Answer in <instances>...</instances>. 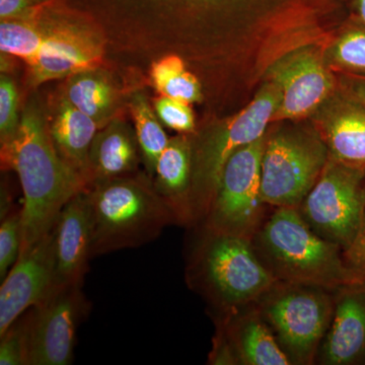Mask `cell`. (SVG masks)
<instances>
[{
  "mask_svg": "<svg viewBox=\"0 0 365 365\" xmlns=\"http://www.w3.org/2000/svg\"><path fill=\"white\" fill-rule=\"evenodd\" d=\"M1 165L18 174L23 190V254L51 232L62 208L86 189V182L59 155L49 127L31 106L21 114L13 139L1 145Z\"/></svg>",
  "mask_w": 365,
  "mask_h": 365,
  "instance_id": "cell-1",
  "label": "cell"
},
{
  "mask_svg": "<svg viewBox=\"0 0 365 365\" xmlns=\"http://www.w3.org/2000/svg\"><path fill=\"white\" fill-rule=\"evenodd\" d=\"M251 242L278 281L338 289L365 279L348 265L343 250L317 235L297 208H273Z\"/></svg>",
  "mask_w": 365,
  "mask_h": 365,
  "instance_id": "cell-2",
  "label": "cell"
},
{
  "mask_svg": "<svg viewBox=\"0 0 365 365\" xmlns=\"http://www.w3.org/2000/svg\"><path fill=\"white\" fill-rule=\"evenodd\" d=\"M93 239L91 257L138 248L155 241L178 220L153 184L138 178H114L86 189Z\"/></svg>",
  "mask_w": 365,
  "mask_h": 365,
  "instance_id": "cell-3",
  "label": "cell"
},
{
  "mask_svg": "<svg viewBox=\"0 0 365 365\" xmlns=\"http://www.w3.org/2000/svg\"><path fill=\"white\" fill-rule=\"evenodd\" d=\"M190 257L187 279L220 316L255 304L272 287L276 279L251 242L202 227Z\"/></svg>",
  "mask_w": 365,
  "mask_h": 365,
  "instance_id": "cell-4",
  "label": "cell"
},
{
  "mask_svg": "<svg viewBox=\"0 0 365 365\" xmlns=\"http://www.w3.org/2000/svg\"><path fill=\"white\" fill-rule=\"evenodd\" d=\"M336 290L276 280L255 302L292 364L316 362L332 319Z\"/></svg>",
  "mask_w": 365,
  "mask_h": 365,
  "instance_id": "cell-5",
  "label": "cell"
},
{
  "mask_svg": "<svg viewBox=\"0 0 365 365\" xmlns=\"http://www.w3.org/2000/svg\"><path fill=\"white\" fill-rule=\"evenodd\" d=\"M280 102L279 88L270 81L237 116L194 146L191 225L203 222L227 160L235 151L265 136Z\"/></svg>",
  "mask_w": 365,
  "mask_h": 365,
  "instance_id": "cell-6",
  "label": "cell"
},
{
  "mask_svg": "<svg viewBox=\"0 0 365 365\" xmlns=\"http://www.w3.org/2000/svg\"><path fill=\"white\" fill-rule=\"evenodd\" d=\"M330 155L319 131L284 129L266 136L262 197L272 208H299Z\"/></svg>",
  "mask_w": 365,
  "mask_h": 365,
  "instance_id": "cell-7",
  "label": "cell"
},
{
  "mask_svg": "<svg viewBox=\"0 0 365 365\" xmlns=\"http://www.w3.org/2000/svg\"><path fill=\"white\" fill-rule=\"evenodd\" d=\"M266 135L227 160L200 227L251 242L272 207L262 197V158Z\"/></svg>",
  "mask_w": 365,
  "mask_h": 365,
  "instance_id": "cell-8",
  "label": "cell"
},
{
  "mask_svg": "<svg viewBox=\"0 0 365 365\" xmlns=\"http://www.w3.org/2000/svg\"><path fill=\"white\" fill-rule=\"evenodd\" d=\"M364 206L365 170L330 158L297 210L317 235L344 253L359 232Z\"/></svg>",
  "mask_w": 365,
  "mask_h": 365,
  "instance_id": "cell-9",
  "label": "cell"
},
{
  "mask_svg": "<svg viewBox=\"0 0 365 365\" xmlns=\"http://www.w3.org/2000/svg\"><path fill=\"white\" fill-rule=\"evenodd\" d=\"M90 302L81 285L58 287L31 309L30 365H68Z\"/></svg>",
  "mask_w": 365,
  "mask_h": 365,
  "instance_id": "cell-10",
  "label": "cell"
},
{
  "mask_svg": "<svg viewBox=\"0 0 365 365\" xmlns=\"http://www.w3.org/2000/svg\"><path fill=\"white\" fill-rule=\"evenodd\" d=\"M271 81L281 91L273 122L299 120L313 113L334 90L333 76L314 48H302L278 60L270 69Z\"/></svg>",
  "mask_w": 365,
  "mask_h": 365,
  "instance_id": "cell-11",
  "label": "cell"
},
{
  "mask_svg": "<svg viewBox=\"0 0 365 365\" xmlns=\"http://www.w3.org/2000/svg\"><path fill=\"white\" fill-rule=\"evenodd\" d=\"M53 230L18 261L0 287V335L28 309L42 304L56 289Z\"/></svg>",
  "mask_w": 365,
  "mask_h": 365,
  "instance_id": "cell-12",
  "label": "cell"
},
{
  "mask_svg": "<svg viewBox=\"0 0 365 365\" xmlns=\"http://www.w3.org/2000/svg\"><path fill=\"white\" fill-rule=\"evenodd\" d=\"M43 26L45 37L42 47L36 59L28 64L34 85L71 78L100 66L104 48L95 34L83 26L67 23Z\"/></svg>",
  "mask_w": 365,
  "mask_h": 365,
  "instance_id": "cell-13",
  "label": "cell"
},
{
  "mask_svg": "<svg viewBox=\"0 0 365 365\" xmlns=\"http://www.w3.org/2000/svg\"><path fill=\"white\" fill-rule=\"evenodd\" d=\"M316 361L365 364V279L336 290L332 319Z\"/></svg>",
  "mask_w": 365,
  "mask_h": 365,
  "instance_id": "cell-14",
  "label": "cell"
},
{
  "mask_svg": "<svg viewBox=\"0 0 365 365\" xmlns=\"http://www.w3.org/2000/svg\"><path fill=\"white\" fill-rule=\"evenodd\" d=\"M57 288L83 285L91 257L93 223L86 190L62 208L54 227Z\"/></svg>",
  "mask_w": 365,
  "mask_h": 365,
  "instance_id": "cell-15",
  "label": "cell"
},
{
  "mask_svg": "<svg viewBox=\"0 0 365 365\" xmlns=\"http://www.w3.org/2000/svg\"><path fill=\"white\" fill-rule=\"evenodd\" d=\"M216 328L225 335L237 364H292L255 304L218 316Z\"/></svg>",
  "mask_w": 365,
  "mask_h": 365,
  "instance_id": "cell-16",
  "label": "cell"
},
{
  "mask_svg": "<svg viewBox=\"0 0 365 365\" xmlns=\"http://www.w3.org/2000/svg\"><path fill=\"white\" fill-rule=\"evenodd\" d=\"M318 124L331 158L365 170V106L350 96L338 98Z\"/></svg>",
  "mask_w": 365,
  "mask_h": 365,
  "instance_id": "cell-17",
  "label": "cell"
},
{
  "mask_svg": "<svg viewBox=\"0 0 365 365\" xmlns=\"http://www.w3.org/2000/svg\"><path fill=\"white\" fill-rule=\"evenodd\" d=\"M194 146L185 137L170 139L155 165V191L176 215L179 225H191Z\"/></svg>",
  "mask_w": 365,
  "mask_h": 365,
  "instance_id": "cell-18",
  "label": "cell"
},
{
  "mask_svg": "<svg viewBox=\"0 0 365 365\" xmlns=\"http://www.w3.org/2000/svg\"><path fill=\"white\" fill-rule=\"evenodd\" d=\"M138 151L135 133L124 122L111 120L91 143L88 187L96 182L128 176L138 163Z\"/></svg>",
  "mask_w": 365,
  "mask_h": 365,
  "instance_id": "cell-19",
  "label": "cell"
},
{
  "mask_svg": "<svg viewBox=\"0 0 365 365\" xmlns=\"http://www.w3.org/2000/svg\"><path fill=\"white\" fill-rule=\"evenodd\" d=\"M48 127L59 155L85 179L88 187V153L98 125L63 96Z\"/></svg>",
  "mask_w": 365,
  "mask_h": 365,
  "instance_id": "cell-20",
  "label": "cell"
},
{
  "mask_svg": "<svg viewBox=\"0 0 365 365\" xmlns=\"http://www.w3.org/2000/svg\"><path fill=\"white\" fill-rule=\"evenodd\" d=\"M64 96L79 111L96 121L98 127L111 121L110 117L116 109L118 102V91L114 83L104 71L98 68L71 76Z\"/></svg>",
  "mask_w": 365,
  "mask_h": 365,
  "instance_id": "cell-21",
  "label": "cell"
},
{
  "mask_svg": "<svg viewBox=\"0 0 365 365\" xmlns=\"http://www.w3.org/2000/svg\"><path fill=\"white\" fill-rule=\"evenodd\" d=\"M130 110L135 125V136L148 173L153 176L155 165L163 150L170 143L155 109H151L145 97L133 96Z\"/></svg>",
  "mask_w": 365,
  "mask_h": 365,
  "instance_id": "cell-22",
  "label": "cell"
},
{
  "mask_svg": "<svg viewBox=\"0 0 365 365\" xmlns=\"http://www.w3.org/2000/svg\"><path fill=\"white\" fill-rule=\"evenodd\" d=\"M153 85L160 96L192 104L201 98L198 79L187 71L184 61L177 55L158 60L150 69Z\"/></svg>",
  "mask_w": 365,
  "mask_h": 365,
  "instance_id": "cell-23",
  "label": "cell"
},
{
  "mask_svg": "<svg viewBox=\"0 0 365 365\" xmlns=\"http://www.w3.org/2000/svg\"><path fill=\"white\" fill-rule=\"evenodd\" d=\"M45 14V13H44ZM43 16L32 20H4L0 24V49L30 64L39 54L44 41Z\"/></svg>",
  "mask_w": 365,
  "mask_h": 365,
  "instance_id": "cell-24",
  "label": "cell"
},
{
  "mask_svg": "<svg viewBox=\"0 0 365 365\" xmlns=\"http://www.w3.org/2000/svg\"><path fill=\"white\" fill-rule=\"evenodd\" d=\"M31 309L1 334L0 364L30 365Z\"/></svg>",
  "mask_w": 365,
  "mask_h": 365,
  "instance_id": "cell-25",
  "label": "cell"
},
{
  "mask_svg": "<svg viewBox=\"0 0 365 365\" xmlns=\"http://www.w3.org/2000/svg\"><path fill=\"white\" fill-rule=\"evenodd\" d=\"M21 207H14L0 225V279L4 280L20 257Z\"/></svg>",
  "mask_w": 365,
  "mask_h": 365,
  "instance_id": "cell-26",
  "label": "cell"
},
{
  "mask_svg": "<svg viewBox=\"0 0 365 365\" xmlns=\"http://www.w3.org/2000/svg\"><path fill=\"white\" fill-rule=\"evenodd\" d=\"M18 91L13 79L2 74L0 78V139L1 145L9 143L18 131Z\"/></svg>",
  "mask_w": 365,
  "mask_h": 365,
  "instance_id": "cell-27",
  "label": "cell"
},
{
  "mask_svg": "<svg viewBox=\"0 0 365 365\" xmlns=\"http://www.w3.org/2000/svg\"><path fill=\"white\" fill-rule=\"evenodd\" d=\"M155 114L163 125L178 132H191L195 127L194 113L189 103L160 96L153 105Z\"/></svg>",
  "mask_w": 365,
  "mask_h": 365,
  "instance_id": "cell-28",
  "label": "cell"
},
{
  "mask_svg": "<svg viewBox=\"0 0 365 365\" xmlns=\"http://www.w3.org/2000/svg\"><path fill=\"white\" fill-rule=\"evenodd\" d=\"M333 57L346 68L365 72V31L353 30L342 36L334 47Z\"/></svg>",
  "mask_w": 365,
  "mask_h": 365,
  "instance_id": "cell-29",
  "label": "cell"
},
{
  "mask_svg": "<svg viewBox=\"0 0 365 365\" xmlns=\"http://www.w3.org/2000/svg\"><path fill=\"white\" fill-rule=\"evenodd\" d=\"M52 0H0V19L32 20L45 13Z\"/></svg>",
  "mask_w": 365,
  "mask_h": 365,
  "instance_id": "cell-30",
  "label": "cell"
},
{
  "mask_svg": "<svg viewBox=\"0 0 365 365\" xmlns=\"http://www.w3.org/2000/svg\"><path fill=\"white\" fill-rule=\"evenodd\" d=\"M344 258L350 267L365 275V206L359 232L349 248L344 251Z\"/></svg>",
  "mask_w": 365,
  "mask_h": 365,
  "instance_id": "cell-31",
  "label": "cell"
},
{
  "mask_svg": "<svg viewBox=\"0 0 365 365\" xmlns=\"http://www.w3.org/2000/svg\"><path fill=\"white\" fill-rule=\"evenodd\" d=\"M349 96L365 106V76H354L348 85Z\"/></svg>",
  "mask_w": 365,
  "mask_h": 365,
  "instance_id": "cell-32",
  "label": "cell"
},
{
  "mask_svg": "<svg viewBox=\"0 0 365 365\" xmlns=\"http://www.w3.org/2000/svg\"><path fill=\"white\" fill-rule=\"evenodd\" d=\"M357 2H359L360 16H361L362 21H364L365 25V0H357Z\"/></svg>",
  "mask_w": 365,
  "mask_h": 365,
  "instance_id": "cell-33",
  "label": "cell"
}]
</instances>
